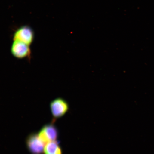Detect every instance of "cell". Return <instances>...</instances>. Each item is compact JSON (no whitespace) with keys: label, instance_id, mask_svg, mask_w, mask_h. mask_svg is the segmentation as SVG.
I'll return each instance as SVG.
<instances>
[{"label":"cell","instance_id":"2","mask_svg":"<svg viewBox=\"0 0 154 154\" xmlns=\"http://www.w3.org/2000/svg\"><path fill=\"white\" fill-rule=\"evenodd\" d=\"M26 147L32 154H42L44 152L45 143L40 139L35 133L29 135L26 140Z\"/></svg>","mask_w":154,"mask_h":154},{"label":"cell","instance_id":"3","mask_svg":"<svg viewBox=\"0 0 154 154\" xmlns=\"http://www.w3.org/2000/svg\"><path fill=\"white\" fill-rule=\"evenodd\" d=\"M54 122L44 125L40 131L38 135L44 143L57 140L59 136V132Z\"/></svg>","mask_w":154,"mask_h":154},{"label":"cell","instance_id":"1","mask_svg":"<svg viewBox=\"0 0 154 154\" xmlns=\"http://www.w3.org/2000/svg\"><path fill=\"white\" fill-rule=\"evenodd\" d=\"M50 108L54 120L64 116L68 112V103L63 98L59 97L54 100L50 104Z\"/></svg>","mask_w":154,"mask_h":154},{"label":"cell","instance_id":"5","mask_svg":"<svg viewBox=\"0 0 154 154\" xmlns=\"http://www.w3.org/2000/svg\"><path fill=\"white\" fill-rule=\"evenodd\" d=\"M29 45L18 41H14L11 48V52L14 57L22 59L30 57L31 51Z\"/></svg>","mask_w":154,"mask_h":154},{"label":"cell","instance_id":"6","mask_svg":"<svg viewBox=\"0 0 154 154\" xmlns=\"http://www.w3.org/2000/svg\"><path fill=\"white\" fill-rule=\"evenodd\" d=\"M45 154H63L62 149L57 140L48 142L44 149Z\"/></svg>","mask_w":154,"mask_h":154},{"label":"cell","instance_id":"4","mask_svg":"<svg viewBox=\"0 0 154 154\" xmlns=\"http://www.w3.org/2000/svg\"><path fill=\"white\" fill-rule=\"evenodd\" d=\"M34 33L30 27L25 26L18 29L14 33L13 39L29 45L33 41Z\"/></svg>","mask_w":154,"mask_h":154}]
</instances>
